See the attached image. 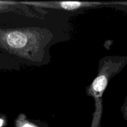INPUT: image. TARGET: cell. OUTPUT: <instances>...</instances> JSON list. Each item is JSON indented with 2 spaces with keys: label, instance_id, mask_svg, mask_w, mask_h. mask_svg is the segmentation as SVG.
Segmentation results:
<instances>
[{
  "label": "cell",
  "instance_id": "cell-1",
  "mask_svg": "<svg viewBox=\"0 0 127 127\" xmlns=\"http://www.w3.org/2000/svg\"><path fill=\"white\" fill-rule=\"evenodd\" d=\"M107 84V79L104 75H99L93 83V88L94 94L101 95L103 91L105 89Z\"/></svg>",
  "mask_w": 127,
  "mask_h": 127
},
{
  "label": "cell",
  "instance_id": "cell-2",
  "mask_svg": "<svg viewBox=\"0 0 127 127\" xmlns=\"http://www.w3.org/2000/svg\"><path fill=\"white\" fill-rule=\"evenodd\" d=\"M88 2H68V1H66V2H57L58 6L59 5L60 7H62L65 9H75L80 7L81 6H86L84 4H87Z\"/></svg>",
  "mask_w": 127,
  "mask_h": 127
},
{
  "label": "cell",
  "instance_id": "cell-3",
  "mask_svg": "<svg viewBox=\"0 0 127 127\" xmlns=\"http://www.w3.org/2000/svg\"><path fill=\"white\" fill-rule=\"evenodd\" d=\"M22 127H35L33 126V125H31V124H25L24 125H22Z\"/></svg>",
  "mask_w": 127,
  "mask_h": 127
},
{
  "label": "cell",
  "instance_id": "cell-4",
  "mask_svg": "<svg viewBox=\"0 0 127 127\" xmlns=\"http://www.w3.org/2000/svg\"><path fill=\"white\" fill-rule=\"evenodd\" d=\"M4 124V121L2 119H0V127H2Z\"/></svg>",
  "mask_w": 127,
  "mask_h": 127
}]
</instances>
